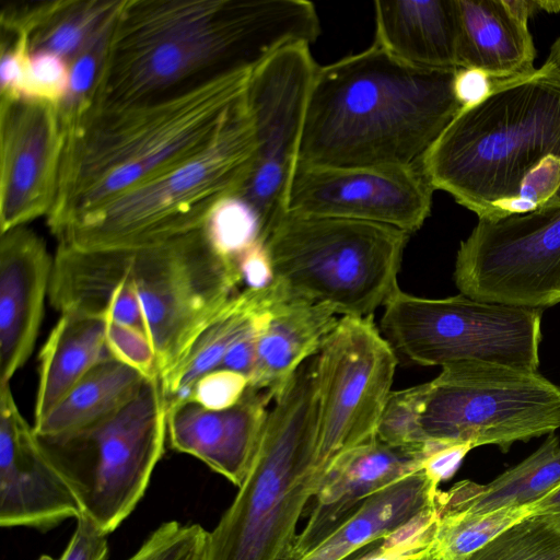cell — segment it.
I'll use <instances>...</instances> for the list:
<instances>
[{
    "label": "cell",
    "instance_id": "1",
    "mask_svg": "<svg viewBox=\"0 0 560 560\" xmlns=\"http://www.w3.org/2000/svg\"><path fill=\"white\" fill-rule=\"evenodd\" d=\"M320 34L305 0H124L94 104L168 95Z\"/></svg>",
    "mask_w": 560,
    "mask_h": 560
},
{
    "label": "cell",
    "instance_id": "2",
    "mask_svg": "<svg viewBox=\"0 0 560 560\" xmlns=\"http://www.w3.org/2000/svg\"><path fill=\"white\" fill-rule=\"evenodd\" d=\"M252 72H225L150 100L94 104L66 129L50 232L207 150L248 108Z\"/></svg>",
    "mask_w": 560,
    "mask_h": 560
},
{
    "label": "cell",
    "instance_id": "3",
    "mask_svg": "<svg viewBox=\"0 0 560 560\" xmlns=\"http://www.w3.org/2000/svg\"><path fill=\"white\" fill-rule=\"evenodd\" d=\"M456 69L407 65L373 43L318 66L306 103L298 165L423 168L462 106Z\"/></svg>",
    "mask_w": 560,
    "mask_h": 560
},
{
    "label": "cell",
    "instance_id": "4",
    "mask_svg": "<svg viewBox=\"0 0 560 560\" xmlns=\"http://www.w3.org/2000/svg\"><path fill=\"white\" fill-rule=\"evenodd\" d=\"M423 171L478 220L560 208V73L546 61L498 80L447 125Z\"/></svg>",
    "mask_w": 560,
    "mask_h": 560
},
{
    "label": "cell",
    "instance_id": "5",
    "mask_svg": "<svg viewBox=\"0 0 560 560\" xmlns=\"http://www.w3.org/2000/svg\"><path fill=\"white\" fill-rule=\"evenodd\" d=\"M273 400L249 470L208 532L206 560H284L318 489L315 357Z\"/></svg>",
    "mask_w": 560,
    "mask_h": 560
},
{
    "label": "cell",
    "instance_id": "6",
    "mask_svg": "<svg viewBox=\"0 0 560 560\" xmlns=\"http://www.w3.org/2000/svg\"><path fill=\"white\" fill-rule=\"evenodd\" d=\"M256 152L252 112L207 150L82 214L55 237L81 250H135L202 229L221 199L237 195Z\"/></svg>",
    "mask_w": 560,
    "mask_h": 560
},
{
    "label": "cell",
    "instance_id": "7",
    "mask_svg": "<svg viewBox=\"0 0 560 560\" xmlns=\"http://www.w3.org/2000/svg\"><path fill=\"white\" fill-rule=\"evenodd\" d=\"M409 233L388 225L287 213L265 245L288 299L365 317L399 289Z\"/></svg>",
    "mask_w": 560,
    "mask_h": 560
},
{
    "label": "cell",
    "instance_id": "8",
    "mask_svg": "<svg viewBox=\"0 0 560 560\" xmlns=\"http://www.w3.org/2000/svg\"><path fill=\"white\" fill-rule=\"evenodd\" d=\"M168 404L161 376L106 418L78 431L35 434L39 450L74 493L82 514L108 535L145 492L167 441Z\"/></svg>",
    "mask_w": 560,
    "mask_h": 560
},
{
    "label": "cell",
    "instance_id": "9",
    "mask_svg": "<svg viewBox=\"0 0 560 560\" xmlns=\"http://www.w3.org/2000/svg\"><path fill=\"white\" fill-rule=\"evenodd\" d=\"M416 389L427 442L495 445L506 453L515 442L560 428V386L537 372L463 361L442 366Z\"/></svg>",
    "mask_w": 560,
    "mask_h": 560
},
{
    "label": "cell",
    "instance_id": "10",
    "mask_svg": "<svg viewBox=\"0 0 560 560\" xmlns=\"http://www.w3.org/2000/svg\"><path fill=\"white\" fill-rule=\"evenodd\" d=\"M384 307L382 331L420 365L481 361L537 372L544 310L476 301L463 294L423 299L400 288Z\"/></svg>",
    "mask_w": 560,
    "mask_h": 560
},
{
    "label": "cell",
    "instance_id": "11",
    "mask_svg": "<svg viewBox=\"0 0 560 560\" xmlns=\"http://www.w3.org/2000/svg\"><path fill=\"white\" fill-rule=\"evenodd\" d=\"M126 250L145 331L163 376L242 284L235 261L218 254L202 229Z\"/></svg>",
    "mask_w": 560,
    "mask_h": 560
},
{
    "label": "cell",
    "instance_id": "12",
    "mask_svg": "<svg viewBox=\"0 0 560 560\" xmlns=\"http://www.w3.org/2000/svg\"><path fill=\"white\" fill-rule=\"evenodd\" d=\"M397 365L373 315L341 316L315 355L317 466L377 436Z\"/></svg>",
    "mask_w": 560,
    "mask_h": 560
},
{
    "label": "cell",
    "instance_id": "13",
    "mask_svg": "<svg viewBox=\"0 0 560 560\" xmlns=\"http://www.w3.org/2000/svg\"><path fill=\"white\" fill-rule=\"evenodd\" d=\"M454 281L476 301L545 310L560 303V208L478 220Z\"/></svg>",
    "mask_w": 560,
    "mask_h": 560
},
{
    "label": "cell",
    "instance_id": "14",
    "mask_svg": "<svg viewBox=\"0 0 560 560\" xmlns=\"http://www.w3.org/2000/svg\"><path fill=\"white\" fill-rule=\"evenodd\" d=\"M310 46L300 43L279 49L253 70L248 82L256 152L236 196L258 215L264 243L287 214L306 103L318 68Z\"/></svg>",
    "mask_w": 560,
    "mask_h": 560
},
{
    "label": "cell",
    "instance_id": "15",
    "mask_svg": "<svg viewBox=\"0 0 560 560\" xmlns=\"http://www.w3.org/2000/svg\"><path fill=\"white\" fill-rule=\"evenodd\" d=\"M434 190L423 168L296 165L287 213L371 222L411 234L430 215Z\"/></svg>",
    "mask_w": 560,
    "mask_h": 560
},
{
    "label": "cell",
    "instance_id": "16",
    "mask_svg": "<svg viewBox=\"0 0 560 560\" xmlns=\"http://www.w3.org/2000/svg\"><path fill=\"white\" fill-rule=\"evenodd\" d=\"M67 131L58 107L0 100V232L50 212Z\"/></svg>",
    "mask_w": 560,
    "mask_h": 560
},
{
    "label": "cell",
    "instance_id": "17",
    "mask_svg": "<svg viewBox=\"0 0 560 560\" xmlns=\"http://www.w3.org/2000/svg\"><path fill=\"white\" fill-rule=\"evenodd\" d=\"M81 506L38 447L10 384L0 385V525L49 529Z\"/></svg>",
    "mask_w": 560,
    "mask_h": 560
},
{
    "label": "cell",
    "instance_id": "18",
    "mask_svg": "<svg viewBox=\"0 0 560 560\" xmlns=\"http://www.w3.org/2000/svg\"><path fill=\"white\" fill-rule=\"evenodd\" d=\"M427 444L393 445L376 436L332 459L322 472L307 522L287 558L323 540L373 494L421 471Z\"/></svg>",
    "mask_w": 560,
    "mask_h": 560
},
{
    "label": "cell",
    "instance_id": "19",
    "mask_svg": "<svg viewBox=\"0 0 560 560\" xmlns=\"http://www.w3.org/2000/svg\"><path fill=\"white\" fill-rule=\"evenodd\" d=\"M54 257L33 230L23 226L0 237V385L33 353L44 317Z\"/></svg>",
    "mask_w": 560,
    "mask_h": 560
},
{
    "label": "cell",
    "instance_id": "20",
    "mask_svg": "<svg viewBox=\"0 0 560 560\" xmlns=\"http://www.w3.org/2000/svg\"><path fill=\"white\" fill-rule=\"evenodd\" d=\"M273 396L249 387L234 406L206 409L186 400L168 407L167 442L203 462L234 486L244 481L262 433Z\"/></svg>",
    "mask_w": 560,
    "mask_h": 560
},
{
    "label": "cell",
    "instance_id": "21",
    "mask_svg": "<svg viewBox=\"0 0 560 560\" xmlns=\"http://www.w3.org/2000/svg\"><path fill=\"white\" fill-rule=\"evenodd\" d=\"M459 68H475L495 80L535 70L536 49L528 19L542 11L539 0H454Z\"/></svg>",
    "mask_w": 560,
    "mask_h": 560
},
{
    "label": "cell",
    "instance_id": "22",
    "mask_svg": "<svg viewBox=\"0 0 560 560\" xmlns=\"http://www.w3.org/2000/svg\"><path fill=\"white\" fill-rule=\"evenodd\" d=\"M374 11V43L393 57L419 68H459L454 0H377Z\"/></svg>",
    "mask_w": 560,
    "mask_h": 560
},
{
    "label": "cell",
    "instance_id": "23",
    "mask_svg": "<svg viewBox=\"0 0 560 560\" xmlns=\"http://www.w3.org/2000/svg\"><path fill=\"white\" fill-rule=\"evenodd\" d=\"M337 315L322 303L279 302L260 334L249 387L268 390L275 398L301 365L318 353L339 322Z\"/></svg>",
    "mask_w": 560,
    "mask_h": 560
},
{
    "label": "cell",
    "instance_id": "24",
    "mask_svg": "<svg viewBox=\"0 0 560 560\" xmlns=\"http://www.w3.org/2000/svg\"><path fill=\"white\" fill-rule=\"evenodd\" d=\"M438 490L422 471L408 476L366 499L307 551L284 560H348L432 505Z\"/></svg>",
    "mask_w": 560,
    "mask_h": 560
},
{
    "label": "cell",
    "instance_id": "25",
    "mask_svg": "<svg viewBox=\"0 0 560 560\" xmlns=\"http://www.w3.org/2000/svg\"><path fill=\"white\" fill-rule=\"evenodd\" d=\"M108 357L105 318L61 313L38 354L34 424Z\"/></svg>",
    "mask_w": 560,
    "mask_h": 560
},
{
    "label": "cell",
    "instance_id": "26",
    "mask_svg": "<svg viewBox=\"0 0 560 560\" xmlns=\"http://www.w3.org/2000/svg\"><path fill=\"white\" fill-rule=\"evenodd\" d=\"M285 299L275 281L261 289L245 288L231 298L176 365L161 376L168 407L185 401L195 382L221 366L228 350L256 318Z\"/></svg>",
    "mask_w": 560,
    "mask_h": 560
},
{
    "label": "cell",
    "instance_id": "27",
    "mask_svg": "<svg viewBox=\"0 0 560 560\" xmlns=\"http://www.w3.org/2000/svg\"><path fill=\"white\" fill-rule=\"evenodd\" d=\"M560 488V439L548 434L544 443L516 466L487 485L462 480L438 490L439 509L481 513L502 506H530Z\"/></svg>",
    "mask_w": 560,
    "mask_h": 560
},
{
    "label": "cell",
    "instance_id": "28",
    "mask_svg": "<svg viewBox=\"0 0 560 560\" xmlns=\"http://www.w3.org/2000/svg\"><path fill=\"white\" fill-rule=\"evenodd\" d=\"M139 372L108 357L97 363L39 422L34 433H71L112 415L128 402L145 382Z\"/></svg>",
    "mask_w": 560,
    "mask_h": 560
},
{
    "label": "cell",
    "instance_id": "29",
    "mask_svg": "<svg viewBox=\"0 0 560 560\" xmlns=\"http://www.w3.org/2000/svg\"><path fill=\"white\" fill-rule=\"evenodd\" d=\"M122 3L124 0L46 1L30 34V51H50L71 61L117 19Z\"/></svg>",
    "mask_w": 560,
    "mask_h": 560
},
{
    "label": "cell",
    "instance_id": "30",
    "mask_svg": "<svg viewBox=\"0 0 560 560\" xmlns=\"http://www.w3.org/2000/svg\"><path fill=\"white\" fill-rule=\"evenodd\" d=\"M434 511L435 533L432 548L443 560H462L533 514L530 506H502L481 513L434 506Z\"/></svg>",
    "mask_w": 560,
    "mask_h": 560
},
{
    "label": "cell",
    "instance_id": "31",
    "mask_svg": "<svg viewBox=\"0 0 560 560\" xmlns=\"http://www.w3.org/2000/svg\"><path fill=\"white\" fill-rule=\"evenodd\" d=\"M462 560H560V525L532 514Z\"/></svg>",
    "mask_w": 560,
    "mask_h": 560
},
{
    "label": "cell",
    "instance_id": "32",
    "mask_svg": "<svg viewBox=\"0 0 560 560\" xmlns=\"http://www.w3.org/2000/svg\"><path fill=\"white\" fill-rule=\"evenodd\" d=\"M116 20L68 62V90L58 106L65 129L77 121L95 103L108 58Z\"/></svg>",
    "mask_w": 560,
    "mask_h": 560
},
{
    "label": "cell",
    "instance_id": "33",
    "mask_svg": "<svg viewBox=\"0 0 560 560\" xmlns=\"http://www.w3.org/2000/svg\"><path fill=\"white\" fill-rule=\"evenodd\" d=\"M202 232L218 254L235 262L247 248L262 242L258 215L236 195L225 197L214 205L203 223Z\"/></svg>",
    "mask_w": 560,
    "mask_h": 560
},
{
    "label": "cell",
    "instance_id": "34",
    "mask_svg": "<svg viewBox=\"0 0 560 560\" xmlns=\"http://www.w3.org/2000/svg\"><path fill=\"white\" fill-rule=\"evenodd\" d=\"M435 511L430 505L387 536L355 553L352 560H412L433 546Z\"/></svg>",
    "mask_w": 560,
    "mask_h": 560
},
{
    "label": "cell",
    "instance_id": "35",
    "mask_svg": "<svg viewBox=\"0 0 560 560\" xmlns=\"http://www.w3.org/2000/svg\"><path fill=\"white\" fill-rule=\"evenodd\" d=\"M208 532L198 524L160 525L128 560H206Z\"/></svg>",
    "mask_w": 560,
    "mask_h": 560
},
{
    "label": "cell",
    "instance_id": "36",
    "mask_svg": "<svg viewBox=\"0 0 560 560\" xmlns=\"http://www.w3.org/2000/svg\"><path fill=\"white\" fill-rule=\"evenodd\" d=\"M418 415L416 386L392 392L381 417L377 438L393 445L424 446L428 442L422 435Z\"/></svg>",
    "mask_w": 560,
    "mask_h": 560
},
{
    "label": "cell",
    "instance_id": "37",
    "mask_svg": "<svg viewBox=\"0 0 560 560\" xmlns=\"http://www.w3.org/2000/svg\"><path fill=\"white\" fill-rule=\"evenodd\" d=\"M106 347L115 360L130 366L147 380L161 376L158 358L148 335L105 317Z\"/></svg>",
    "mask_w": 560,
    "mask_h": 560
},
{
    "label": "cell",
    "instance_id": "38",
    "mask_svg": "<svg viewBox=\"0 0 560 560\" xmlns=\"http://www.w3.org/2000/svg\"><path fill=\"white\" fill-rule=\"evenodd\" d=\"M69 83V66L60 56L45 50L32 51L23 100L59 106Z\"/></svg>",
    "mask_w": 560,
    "mask_h": 560
},
{
    "label": "cell",
    "instance_id": "39",
    "mask_svg": "<svg viewBox=\"0 0 560 560\" xmlns=\"http://www.w3.org/2000/svg\"><path fill=\"white\" fill-rule=\"evenodd\" d=\"M30 56L28 34L1 28L0 100H23Z\"/></svg>",
    "mask_w": 560,
    "mask_h": 560
},
{
    "label": "cell",
    "instance_id": "40",
    "mask_svg": "<svg viewBox=\"0 0 560 560\" xmlns=\"http://www.w3.org/2000/svg\"><path fill=\"white\" fill-rule=\"evenodd\" d=\"M248 386L244 374L218 368L195 382L186 400L210 410L226 409L241 400Z\"/></svg>",
    "mask_w": 560,
    "mask_h": 560
},
{
    "label": "cell",
    "instance_id": "41",
    "mask_svg": "<svg viewBox=\"0 0 560 560\" xmlns=\"http://www.w3.org/2000/svg\"><path fill=\"white\" fill-rule=\"evenodd\" d=\"M474 447L467 443L429 441L421 471L434 488L451 479Z\"/></svg>",
    "mask_w": 560,
    "mask_h": 560
},
{
    "label": "cell",
    "instance_id": "42",
    "mask_svg": "<svg viewBox=\"0 0 560 560\" xmlns=\"http://www.w3.org/2000/svg\"><path fill=\"white\" fill-rule=\"evenodd\" d=\"M273 307L257 317L256 320L232 345V347L228 350L220 368L244 374L247 376L249 382V377L256 363L259 337L269 319Z\"/></svg>",
    "mask_w": 560,
    "mask_h": 560
},
{
    "label": "cell",
    "instance_id": "43",
    "mask_svg": "<svg viewBox=\"0 0 560 560\" xmlns=\"http://www.w3.org/2000/svg\"><path fill=\"white\" fill-rule=\"evenodd\" d=\"M60 560H107V535L98 530L83 514Z\"/></svg>",
    "mask_w": 560,
    "mask_h": 560
},
{
    "label": "cell",
    "instance_id": "44",
    "mask_svg": "<svg viewBox=\"0 0 560 560\" xmlns=\"http://www.w3.org/2000/svg\"><path fill=\"white\" fill-rule=\"evenodd\" d=\"M498 80L475 68H457L453 90L463 108L471 107L490 95Z\"/></svg>",
    "mask_w": 560,
    "mask_h": 560
},
{
    "label": "cell",
    "instance_id": "45",
    "mask_svg": "<svg viewBox=\"0 0 560 560\" xmlns=\"http://www.w3.org/2000/svg\"><path fill=\"white\" fill-rule=\"evenodd\" d=\"M245 288L261 289L273 282L271 262L265 243L257 242L247 248L237 259Z\"/></svg>",
    "mask_w": 560,
    "mask_h": 560
},
{
    "label": "cell",
    "instance_id": "46",
    "mask_svg": "<svg viewBox=\"0 0 560 560\" xmlns=\"http://www.w3.org/2000/svg\"><path fill=\"white\" fill-rule=\"evenodd\" d=\"M533 514L546 515L560 525V488L530 505Z\"/></svg>",
    "mask_w": 560,
    "mask_h": 560
},
{
    "label": "cell",
    "instance_id": "47",
    "mask_svg": "<svg viewBox=\"0 0 560 560\" xmlns=\"http://www.w3.org/2000/svg\"><path fill=\"white\" fill-rule=\"evenodd\" d=\"M547 62L551 63L560 73V36L555 40L550 48Z\"/></svg>",
    "mask_w": 560,
    "mask_h": 560
},
{
    "label": "cell",
    "instance_id": "48",
    "mask_svg": "<svg viewBox=\"0 0 560 560\" xmlns=\"http://www.w3.org/2000/svg\"><path fill=\"white\" fill-rule=\"evenodd\" d=\"M412 560H443V558L433 548H431L423 556L412 559Z\"/></svg>",
    "mask_w": 560,
    "mask_h": 560
},
{
    "label": "cell",
    "instance_id": "49",
    "mask_svg": "<svg viewBox=\"0 0 560 560\" xmlns=\"http://www.w3.org/2000/svg\"><path fill=\"white\" fill-rule=\"evenodd\" d=\"M38 560H60V559H55V558H52V557H50V556H46V555H44V556H42Z\"/></svg>",
    "mask_w": 560,
    "mask_h": 560
}]
</instances>
